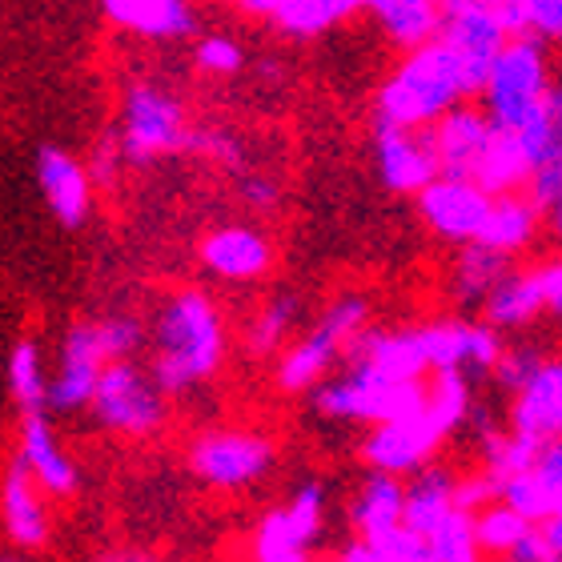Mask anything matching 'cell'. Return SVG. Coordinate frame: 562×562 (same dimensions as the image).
Instances as JSON below:
<instances>
[{
	"label": "cell",
	"mask_w": 562,
	"mask_h": 562,
	"mask_svg": "<svg viewBox=\"0 0 562 562\" xmlns=\"http://www.w3.org/2000/svg\"><path fill=\"white\" fill-rule=\"evenodd\" d=\"M93 562H157V554L145 547H109V551H97Z\"/></svg>",
	"instance_id": "obj_50"
},
{
	"label": "cell",
	"mask_w": 562,
	"mask_h": 562,
	"mask_svg": "<svg viewBox=\"0 0 562 562\" xmlns=\"http://www.w3.org/2000/svg\"><path fill=\"white\" fill-rule=\"evenodd\" d=\"M101 16L145 41H181L198 33V12L186 0H105Z\"/></svg>",
	"instance_id": "obj_24"
},
{
	"label": "cell",
	"mask_w": 562,
	"mask_h": 562,
	"mask_svg": "<svg viewBox=\"0 0 562 562\" xmlns=\"http://www.w3.org/2000/svg\"><path fill=\"white\" fill-rule=\"evenodd\" d=\"M193 65L210 77H234L246 69V48L229 33H201L193 45Z\"/></svg>",
	"instance_id": "obj_38"
},
{
	"label": "cell",
	"mask_w": 562,
	"mask_h": 562,
	"mask_svg": "<svg viewBox=\"0 0 562 562\" xmlns=\"http://www.w3.org/2000/svg\"><path fill=\"white\" fill-rule=\"evenodd\" d=\"M0 515H4V535L16 551H45L53 539V510L48 494L29 479V470L12 458L4 467V486H0Z\"/></svg>",
	"instance_id": "obj_20"
},
{
	"label": "cell",
	"mask_w": 562,
	"mask_h": 562,
	"mask_svg": "<svg viewBox=\"0 0 562 562\" xmlns=\"http://www.w3.org/2000/svg\"><path fill=\"white\" fill-rule=\"evenodd\" d=\"M121 165H130V161H125V149H121L117 130L101 133V137L93 140V149H89V161H85V169H89V177H93V186L97 189L117 186Z\"/></svg>",
	"instance_id": "obj_41"
},
{
	"label": "cell",
	"mask_w": 562,
	"mask_h": 562,
	"mask_svg": "<svg viewBox=\"0 0 562 562\" xmlns=\"http://www.w3.org/2000/svg\"><path fill=\"white\" fill-rule=\"evenodd\" d=\"M374 165L390 193H414V198H422L442 177L438 153H434V140L426 130L411 133L374 125Z\"/></svg>",
	"instance_id": "obj_17"
},
{
	"label": "cell",
	"mask_w": 562,
	"mask_h": 562,
	"mask_svg": "<svg viewBox=\"0 0 562 562\" xmlns=\"http://www.w3.org/2000/svg\"><path fill=\"white\" fill-rule=\"evenodd\" d=\"M0 562H21V559H12V554H4V559H0Z\"/></svg>",
	"instance_id": "obj_52"
},
{
	"label": "cell",
	"mask_w": 562,
	"mask_h": 562,
	"mask_svg": "<svg viewBox=\"0 0 562 562\" xmlns=\"http://www.w3.org/2000/svg\"><path fill=\"white\" fill-rule=\"evenodd\" d=\"M503 562H510V559H503Z\"/></svg>",
	"instance_id": "obj_53"
},
{
	"label": "cell",
	"mask_w": 562,
	"mask_h": 562,
	"mask_svg": "<svg viewBox=\"0 0 562 562\" xmlns=\"http://www.w3.org/2000/svg\"><path fill=\"white\" fill-rule=\"evenodd\" d=\"M36 169V186H41V198H45L48 213L57 217L65 229H81L93 213V177L85 169V161H77L69 149L60 145H41L33 157Z\"/></svg>",
	"instance_id": "obj_18"
},
{
	"label": "cell",
	"mask_w": 562,
	"mask_h": 562,
	"mask_svg": "<svg viewBox=\"0 0 562 562\" xmlns=\"http://www.w3.org/2000/svg\"><path fill=\"white\" fill-rule=\"evenodd\" d=\"M225 362V317L198 285L165 293L149 322V374L177 398L210 382Z\"/></svg>",
	"instance_id": "obj_1"
},
{
	"label": "cell",
	"mask_w": 562,
	"mask_h": 562,
	"mask_svg": "<svg viewBox=\"0 0 562 562\" xmlns=\"http://www.w3.org/2000/svg\"><path fill=\"white\" fill-rule=\"evenodd\" d=\"M494 12H498L510 41L530 36V0H494Z\"/></svg>",
	"instance_id": "obj_48"
},
{
	"label": "cell",
	"mask_w": 562,
	"mask_h": 562,
	"mask_svg": "<svg viewBox=\"0 0 562 562\" xmlns=\"http://www.w3.org/2000/svg\"><path fill=\"white\" fill-rule=\"evenodd\" d=\"M273 258H278V249H273L270 234L249 222L217 225L198 241V266L210 278L229 281V285L266 278L273 270Z\"/></svg>",
	"instance_id": "obj_15"
},
{
	"label": "cell",
	"mask_w": 562,
	"mask_h": 562,
	"mask_svg": "<svg viewBox=\"0 0 562 562\" xmlns=\"http://www.w3.org/2000/svg\"><path fill=\"white\" fill-rule=\"evenodd\" d=\"M535 278H539V290H542V302H547V314H559L562 317V254L551 261H542L539 270H535Z\"/></svg>",
	"instance_id": "obj_47"
},
{
	"label": "cell",
	"mask_w": 562,
	"mask_h": 562,
	"mask_svg": "<svg viewBox=\"0 0 562 562\" xmlns=\"http://www.w3.org/2000/svg\"><path fill=\"white\" fill-rule=\"evenodd\" d=\"M530 198L547 217V229L562 241V145L551 149V157L542 161V169L530 181Z\"/></svg>",
	"instance_id": "obj_39"
},
{
	"label": "cell",
	"mask_w": 562,
	"mask_h": 562,
	"mask_svg": "<svg viewBox=\"0 0 562 562\" xmlns=\"http://www.w3.org/2000/svg\"><path fill=\"white\" fill-rule=\"evenodd\" d=\"M189 153H201V157H210L213 165L234 169V173H249V169H254V165H249L246 140L237 137V133H229V130H217V125H205V130H198V125H193Z\"/></svg>",
	"instance_id": "obj_37"
},
{
	"label": "cell",
	"mask_w": 562,
	"mask_h": 562,
	"mask_svg": "<svg viewBox=\"0 0 562 562\" xmlns=\"http://www.w3.org/2000/svg\"><path fill=\"white\" fill-rule=\"evenodd\" d=\"M89 414H93L101 430L130 438V442H145V438H157L165 430L169 394L157 386L149 366L113 362L105 370V378H101V386H97Z\"/></svg>",
	"instance_id": "obj_8"
},
{
	"label": "cell",
	"mask_w": 562,
	"mask_h": 562,
	"mask_svg": "<svg viewBox=\"0 0 562 562\" xmlns=\"http://www.w3.org/2000/svg\"><path fill=\"white\" fill-rule=\"evenodd\" d=\"M551 45L542 36H518L503 48L491 81L482 89V109L498 133H522L551 105Z\"/></svg>",
	"instance_id": "obj_4"
},
{
	"label": "cell",
	"mask_w": 562,
	"mask_h": 562,
	"mask_svg": "<svg viewBox=\"0 0 562 562\" xmlns=\"http://www.w3.org/2000/svg\"><path fill=\"white\" fill-rule=\"evenodd\" d=\"M4 382H9V398L16 402L21 414H48V374L45 353L33 334H24L9 346L4 358Z\"/></svg>",
	"instance_id": "obj_29"
},
{
	"label": "cell",
	"mask_w": 562,
	"mask_h": 562,
	"mask_svg": "<svg viewBox=\"0 0 562 562\" xmlns=\"http://www.w3.org/2000/svg\"><path fill=\"white\" fill-rule=\"evenodd\" d=\"M117 137L130 165H149L169 153H189L193 125L186 105L153 81H133L121 97Z\"/></svg>",
	"instance_id": "obj_6"
},
{
	"label": "cell",
	"mask_w": 562,
	"mask_h": 562,
	"mask_svg": "<svg viewBox=\"0 0 562 562\" xmlns=\"http://www.w3.org/2000/svg\"><path fill=\"white\" fill-rule=\"evenodd\" d=\"M498 498H503V482L494 479L491 470H470V474H458L454 510L482 515V510H486V506H494Z\"/></svg>",
	"instance_id": "obj_40"
},
{
	"label": "cell",
	"mask_w": 562,
	"mask_h": 562,
	"mask_svg": "<svg viewBox=\"0 0 562 562\" xmlns=\"http://www.w3.org/2000/svg\"><path fill=\"white\" fill-rule=\"evenodd\" d=\"M426 334V350H430L434 374L446 370H462V374H494L506 358L503 334L486 322H470V317H434L422 322Z\"/></svg>",
	"instance_id": "obj_12"
},
{
	"label": "cell",
	"mask_w": 562,
	"mask_h": 562,
	"mask_svg": "<svg viewBox=\"0 0 562 562\" xmlns=\"http://www.w3.org/2000/svg\"><path fill=\"white\" fill-rule=\"evenodd\" d=\"M346 366L370 370L390 382H430L434 378L422 326H370L346 350Z\"/></svg>",
	"instance_id": "obj_14"
},
{
	"label": "cell",
	"mask_w": 562,
	"mask_h": 562,
	"mask_svg": "<svg viewBox=\"0 0 562 562\" xmlns=\"http://www.w3.org/2000/svg\"><path fill=\"white\" fill-rule=\"evenodd\" d=\"M366 12L374 16L382 36L402 57L434 45L442 36V4H430V0H370Z\"/></svg>",
	"instance_id": "obj_25"
},
{
	"label": "cell",
	"mask_w": 562,
	"mask_h": 562,
	"mask_svg": "<svg viewBox=\"0 0 562 562\" xmlns=\"http://www.w3.org/2000/svg\"><path fill=\"white\" fill-rule=\"evenodd\" d=\"M542 450H547V442L522 438L515 430H494L482 438V470H491L498 482H510L539 467Z\"/></svg>",
	"instance_id": "obj_34"
},
{
	"label": "cell",
	"mask_w": 562,
	"mask_h": 562,
	"mask_svg": "<svg viewBox=\"0 0 562 562\" xmlns=\"http://www.w3.org/2000/svg\"><path fill=\"white\" fill-rule=\"evenodd\" d=\"M350 527L353 539L366 542H382L394 530L406 527V482L394 479V474L366 470L362 486L350 503Z\"/></svg>",
	"instance_id": "obj_21"
},
{
	"label": "cell",
	"mask_w": 562,
	"mask_h": 562,
	"mask_svg": "<svg viewBox=\"0 0 562 562\" xmlns=\"http://www.w3.org/2000/svg\"><path fill=\"white\" fill-rule=\"evenodd\" d=\"M186 467L201 486L249 491L278 467V446L258 430L217 426V430L193 434V442L186 446Z\"/></svg>",
	"instance_id": "obj_7"
},
{
	"label": "cell",
	"mask_w": 562,
	"mask_h": 562,
	"mask_svg": "<svg viewBox=\"0 0 562 562\" xmlns=\"http://www.w3.org/2000/svg\"><path fill=\"white\" fill-rule=\"evenodd\" d=\"M530 33L562 45V0H530Z\"/></svg>",
	"instance_id": "obj_45"
},
{
	"label": "cell",
	"mask_w": 562,
	"mask_h": 562,
	"mask_svg": "<svg viewBox=\"0 0 562 562\" xmlns=\"http://www.w3.org/2000/svg\"><path fill=\"white\" fill-rule=\"evenodd\" d=\"M450 430L454 426L438 411H430V402H426V411L411 414V418L374 426L358 446V458L366 462V470L394 474V479H414L426 467H434V454L442 450Z\"/></svg>",
	"instance_id": "obj_9"
},
{
	"label": "cell",
	"mask_w": 562,
	"mask_h": 562,
	"mask_svg": "<svg viewBox=\"0 0 562 562\" xmlns=\"http://www.w3.org/2000/svg\"><path fill=\"white\" fill-rule=\"evenodd\" d=\"M470 97H474V85L467 65L438 36L434 45L406 53L374 89V125L411 133L434 130L446 113L470 105Z\"/></svg>",
	"instance_id": "obj_2"
},
{
	"label": "cell",
	"mask_w": 562,
	"mask_h": 562,
	"mask_svg": "<svg viewBox=\"0 0 562 562\" xmlns=\"http://www.w3.org/2000/svg\"><path fill=\"white\" fill-rule=\"evenodd\" d=\"M16 462L57 503L77 498V491H81V470L69 458V450L60 446L48 414H21V422H16Z\"/></svg>",
	"instance_id": "obj_16"
},
{
	"label": "cell",
	"mask_w": 562,
	"mask_h": 562,
	"mask_svg": "<svg viewBox=\"0 0 562 562\" xmlns=\"http://www.w3.org/2000/svg\"><path fill=\"white\" fill-rule=\"evenodd\" d=\"M535 173H539V165H535V157L527 153V145H522L515 133L494 130L491 149H486L479 173H474V186L486 189V193L498 201V198H515V193H530Z\"/></svg>",
	"instance_id": "obj_27"
},
{
	"label": "cell",
	"mask_w": 562,
	"mask_h": 562,
	"mask_svg": "<svg viewBox=\"0 0 562 562\" xmlns=\"http://www.w3.org/2000/svg\"><path fill=\"white\" fill-rule=\"evenodd\" d=\"M542 535H547V542H551V551H554V559L562 562V506L554 510V518L547 522V527H539Z\"/></svg>",
	"instance_id": "obj_51"
},
{
	"label": "cell",
	"mask_w": 562,
	"mask_h": 562,
	"mask_svg": "<svg viewBox=\"0 0 562 562\" xmlns=\"http://www.w3.org/2000/svg\"><path fill=\"white\" fill-rule=\"evenodd\" d=\"M442 41L458 53V60L467 65L474 97H482L486 81H491L494 65L503 57V48L510 45L494 0H446L442 4Z\"/></svg>",
	"instance_id": "obj_11"
},
{
	"label": "cell",
	"mask_w": 562,
	"mask_h": 562,
	"mask_svg": "<svg viewBox=\"0 0 562 562\" xmlns=\"http://www.w3.org/2000/svg\"><path fill=\"white\" fill-rule=\"evenodd\" d=\"M237 198H241V205H246L249 213H270V210H278L281 186L273 181L270 173L249 169V173L237 177Z\"/></svg>",
	"instance_id": "obj_43"
},
{
	"label": "cell",
	"mask_w": 562,
	"mask_h": 562,
	"mask_svg": "<svg viewBox=\"0 0 562 562\" xmlns=\"http://www.w3.org/2000/svg\"><path fill=\"white\" fill-rule=\"evenodd\" d=\"M426 133L434 140V153H438V169L450 181H474L482 157L494 140V125L482 105H458L454 113H446Z\"/></svg>",
	"instance_id": "obj_19"
},
{
	"label": "cell",
	"mask_w": 562,
	"mask_h": 562,
	"mask_svg": "<svg viewBox=\"0 0 562 562\" xmlns=\"http://www.w3.org/2000/svg\"><path fill=\"white\" fill-rule=\"evenodd\" d=\"M378 551H382V559L386 562H438L434 559V551H430V542L422 539V535H414V530H394L390 539H382V542H374Z\"/></svg>",
	"instance_id": "obj_44"
},
{
	"label": "cell",
	"mask_w": 562,
	"mask_h": 562,
	"mask_svg": "<svg viewBox=\"0 0 562 562\" xmlns=\"http://www.w3.org/2000/svg\"><path fill=\"white\" fill-rule=\"evenodd\" d=\"M249 562H314V542L293 527L285 503L270 506L254 527L249 539Z\"/></svg>",
	"instance_id": "obj_32"
},
{
	"label": "cell",
	"mask_w": 562,
	"mask_h": 562,
	"mask_svg": "<svg viewBox=\"0 0 562 562\" xmlns=\"http://www.w3.org/2000/svg\"><path fill=\"white\" fill-rule=\"evenodd\" d=\"M510 273H515L510 258H503V254H494V249H486V246H467V249H458L454 270H450V285H454V297L462 305H486L491 293L498 290Z\"/></svg>",
	"instance_id": "obj_31"
},
{
	"label": "cell",
	"mask_w": 562,
	"mask_h": 562,
	"mask_svg": "<svg viewBox=\"0 0 562 562\" xmlns=\"http://www.w3.org/2000/svg\"><path fill=\"white\" fill-rule=\"evenodd\" d=\"M426 542H430V551L438 562H482L486 559L479 547L474 515H467V510H450V515L442 518V527L434 530Z\"/></svg>",
	"instance_id": "obj_36"
},
{
	"label": "cell",
	"mask_w": 562,
	"mask_h": 562,
	"mask_svg": "<svg viewBox=\"0 0 562 562\" xmlns=\"http://www.w3.org/2000/svg\"><path fill=\"white\" fill-rule=\"evenodd\" d=\"M314 411L322 418L334 422H366V426H386V422H402L411 414L426 411L430 402V382H390L370 370L346 366L341 374L310 394Z\"/></svg>",
	"instance_id": "obj_5"
},
{
	"label": "cell",
	"mask_w": 562,
	"mask_h": 562,
	"mask_svg": "<svg viewBox=\"0 0 562 562\" xmlns=\"http://www.w3.org/2000/svg\"><path fill=\"white\" fill-rule=\"evenodd\" d=\"M113 366L101 317H81L65 329L57 370L48 374V414H77L93 406L105 370Z\"/></svg>",
	"instance_id": "obj_10"
},
{
	"label": "cell",
	"mask_w": 562,
	"mask_h": 562,
	"mask_svg": "<svg viewBox=\"0 0 562 562\" xmlns=\"http://www.w3.org/2000/svg\"><path fill=\"white\" fill-rule=\"evenodd\" d=\"M370 329V297L341 293L317 314V322L293 338L273 366V382L281 394H314L322 382L334 378V366L346 362V350L358 334Z\"/></svg>",
	"instance_id": "obj_3"
},
{
	"label": "cell",
	"mask_w": 562,
	"mask_h": 562,
	"mask_svg": "<svg viewBox=\"0 0 562 562\" xmlns=\"http://www.w3.org/2000/svg\"><path fill=\"white\" fill-rule=\"evenodd\" d=\"M510 430L535 442L562 438V358H547L530 386L510 402Z\"/></svg>",
	"instance_id": "obj_22"
},
{
	"label": "cell",
	"mask_w": 562,
	"mask_h": 562,
	"mask_svg": "<svg viewBox=\"0 0 562 562\" xmlns=\"http://www.w3.org/2000/svg\"><path fill=\"white\" fill-rule=\"evenodd\" d=\"M474 530H479V547L486 559H515V551L535 535L539 527H530L527 518L515 515L506 503L486 506L482 515H474Z\"/></svg>",
	"instance_id": "obj_35"
},
{
	"label": "cell",
	"mask_w": 562,
	"mask_h": 562,
	"mask_svg": "<svg viewBox=\"0 0 562 562\" xmlns=\"http://www.w3.org/2000/svg\"><path fill=\"white\" fill-rule=\"evenodd\" d=\"M297 317H302V297L293 290H281L273 293L270 302H261V310L249 317L246 326V350L254 358H270V353H285V338L293 334L297 326Z\"/></svg>",
	"instance_id": "obj_33"
},
{
	"label": "cell",
	"mask_w": 562,
	"mask_h": 562,
	"mask_svg": "<svg viewBox=\"0 0 562 562\" xmlns=\"http://www.w3.org/2000/svg\"><path fill=\"white\" fill-rule=\"evenodd\" d=\"M542 225H547V217H542V210L535 205L530 193L498 198L491 210V222H486V229H482V237H479V246L515 261L518 254H527V249L539 241Z\"/></svg>",
	"instance_id": "obj_26"
},
{
	"label": "cell",
	"mask_w": 562,
	"mask_h": 562,
	"mask_svg": "<svg viewBox=\"0 0 562 562\" xmlns=\"http://www.w3.org/2000/svg\"><path fill=\"white\" fill-rule=\"evenodd\" d=\"M539 314H547V302H542L539 278L535 270H515L510 278L491 293V302L482 305V322L494 326L498 334L503 329H522L530 326Z\"/></svg>",
	"instance_id": "obj_30"
},
{
	"label": "cell",
	"mask_w": 562,
	"mask_h": 562,
	"mask_svg": "<svg viewBox=\"0 0 562 562\" xmlns=\"http://www.w3.org/2000/svg\"><path fill=\"white\" fill-rule=\"evenodd\" d=\"M542 362H547V358H542L539 350H506L503 366L494 370V382H498L506 394H522V390L530 386V378L542 370Z\"/></svg>",
	"instance_id": "obj_42"
},
{
	"label": "cell",
	"mask_w": 562,
	"mask_h": 562,
	"mask_svg": "<svg viewBox=\"0 0 562 562\" xmlns=\"http://www.w3.org/2000/svg\"><path fill=\"white\" fill-rule=\"evenodd\" d=\"M454 491H458V474L442 462L426 467L422 474H414L406 482V530L430 539L434 530L442 527V518L454 510Z\"/></svg>",
	"instance_id": "obj_28"
},
{
	"label": "cell",
	"mask_w": 562,
	"mask_h": 562,
	"mask_svg": "<svg viewBox=\"0 0 562 562\" xmlns=\"http://www.w3.org/2000/svg\"><path fill=\"white\" fill-rule=\"evenodd\" d=\"M241 12L261 16L278 33L305 41L346 24L353 12H362V4L358 0H241Z\"/></svg>",
	"instance_id": "obj_23"
},
{
	"label": "cell",
	"mask_w": 562,
	"mask_h": 562,
	"mask_svg": "<svg viewBox=\"0 0 562 562\" xmlns=\"http://www.w3.org/2000/svg\"><path fill=\"white\" fill-rule=\"evenodd\" d=\"M334 562H386L382 559V551H378L374 542H366V539H350L346 547L338 551V559Z\"/></svg>",
	"instance_id": "obj_49"
},
{
	"label": "cell",
	"mask_w": 562,
	"mask_h": 562,
	"mask_svg": "<svg viewBox=\"0 0 562 562\" xmlns=\"http://www.w3.org/2000/svg\"><path fill=\"white\" fill-rule=\"evenodd\" d=\"M491 210L494 198L486 189H479L474 181H450V177H438L418 198V217L426 222V229L458 249L479 246Z\"/></svg>",
	"instance_id": "obj_13"
},
{
	"label": "cell",
	"mask_w": 562,
	"mask_h": 562,
	"mask_svg": "<svg viewBox=\"0 0 562 562\" xmlns=\"http://www.w3.org/2000/svg\"><path fill=\"white\" fill-rule=\"evenodd\" d=\"M535 479L551 491V498L562 506V438H554V442H547V450H542L539 467H535Z\"/></svg>",
	"instance_id": "obj_46"
}]
</instances>
